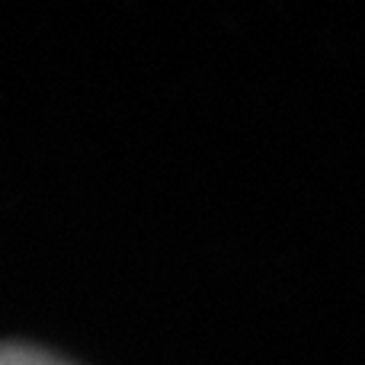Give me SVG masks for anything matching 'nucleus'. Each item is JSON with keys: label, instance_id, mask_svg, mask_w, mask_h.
<instances>
[{"label": "nucleus", "instance_id": "1", "mask_svg": "<svg viewBox=\"0 0 365 365\" xmlns=\"http://www.w3.org/2000/svg\"><path fill=\"white\" fill-rule=\"evenodd\" d=\"M0 365H71L48 349L29 346V343H0Z\"/></svg>", "mask_w": 365, "mask_h": 365}]
</instances>
